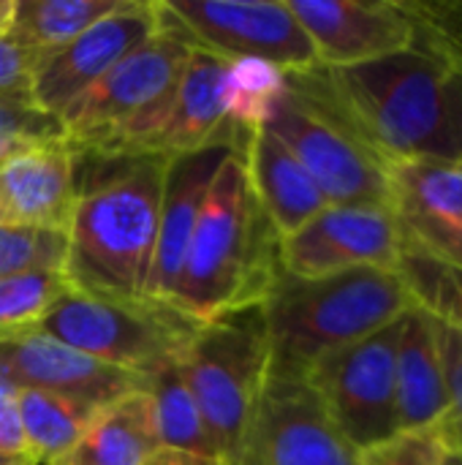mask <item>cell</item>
Masks as SVG:
<instances>
[{
    "instance_id": "5",
    "label": "cell",
    "mask_w": 462,
    "mask_h": 465,
    "mask_svg": "<svg viewBox=\"0 0 462 465\" xmlns=\"http://www.w3.org/2000/svg\"><path fill=\"white\" fill-rule=\"evenodd\" d=\"M193 46L161 0V30L57 114L65 144L76 155L133 158L163 120Z\"/></svg>"
},
{
    "instance_id": "8",
    "label": "cell",
    "mask_w": 462,
    "mask_h": 465,
    "mask_svg": "<svg viewBox=\"0 0 462 465\" xmlns=\"http://www.w3.org/2000/svg\"><path fill=\"white\" fill-rule=\"evenodd\" d=\"M400 327L403 319L329 351L305 373L332 422L359 452L400 433L395 384Z\"/></svg>"
},
{
    "instance_id": "22",
    "label": "cell",
    "mask_w": 462,
    "mask_h": 465,
    "mask_svg": "<svg viewBox=\"0 0 462 465\" xmlns=\"http://www.w3.org/2000/svg\"><path fill=\"white\" fill-rule=\"evenodd\" d=\"M161 450L147 392L106 406L57 465H144Z\"/></svg>"
},
{
    "instance_id": "36",
    "label": "cell",
    "mask_w": 462,
    "mask_h": 465,
    "mask_svg": "<svg viewBox=\"0 0 462 465\" xmlns=\"http://www.w3.org/2000/svg\"><path fill=\"white\" fill-rule=\"evenodd\" d=\"M14 14H16V0H0V35L11 33Z\"/></svg>"
},
{
    "instance_id": "12",
    "label": "cell",
    "mask_w": 462,
    "mask_h": 465,
    "mask_svg": "<svg viewBox=\"0 0 462 465\" xmlns=\"http://www.w3.org/2000/svg\"><path fill=\"white\" fill-rule=\"evenodd\" d=\"M387 210L403 251L462 272V161L384 158Z\"/></svg>"
},
{
    "instance_id": "35",
    "label": "cell",
    "mask_w": 462,
    "mask_h": 465,
    "mask_svg": "<svg viewBox=\"0 0 462 465\" xmlns=\"http://www.w3.org/2000/svg\"><path fill=\"white\" fill-rule=\"evenodd\" d=\"M144 465H226L223 460H212V458H199L191 452H177V450H155Z\"/></svg>"
},
{
    "instance_id": "2",
    "label": "cell",
    "mask_w": 462,
    "mask_h": 465,
    "mask_svg": "<svg viewBox=\"0 0 462 465\" xmlns=\"http://www.w3.org/2000/svg\"><path fill=\"white\" fill-rule=\"evenodd\" d=\"M280 240L234 150L210 185L169 308L202 327L261 305L283 272Z\"/></svg>"
},
{
    "instance_id": "20",
    "label": "cell",
    "mask_w": 462,
    "mask_h": 465,
    "mask_svg": "<svg viewBox=\"0 0 462 465\" xmlns=\"http://www.w3.org/2000/svg\"><path fill=\"white\" fill-rule=\"evenodd\" d=\"M242 155L251 188L280 237L294 234L329 207L305 166L267 128L251 131Z\"/></svg>"
},
{
    "instance_id": "6",
    "label": "cell",
    "mask_w": 462,
    "mask_h": 465,
    "mask_svg": "<svg viewBox=\"0 0 462 465\" xmlns=\"http://www.w3.org/2000/svg\"><path fill=\"white\" fill-rule=\"evenodd\" d=\"M180 371L221 460L237 465L270 376L261 305L202 324L180 357Z\"/></svg>"
},
{
    "instance_id": "37",
    "label": "cell",
    "mask_w": 462,
    "mask_h": 465,
    "mask_svg": "<svg viewBox=\"0 0 462 465\" xmlns=\"http://www.w3.org/2000/svg\"><path fill=\"white\" fill-rule=\"evenodd\" d=\"M444 465H462V452H457V450H447Z\"/></svg>"
},
{
    "instance_id": "15",
    "label": "cell",
    "mask_w": 462,
    "mask_h": 465,
    "mask_svg": "<svg viewBox=\"0 0 462 465\" xmlns=\"http://www.w3.org/2000/svg\"><path fill=\"white\" fill-rule=\"evenodd\" d=\"M251 131H231L229 136L215 139L212 144L166 158L163 172V191H161V213H158V237H155V256L147 281V300L172 305L177 292L185 256L191 248V237L196 232L199 215L204 210L210 185L223 166V161L234 150H245Z\"/></svg>"
},
{
    "instance_id": "17",
    "label": "cell",
    "mask_w": 462,
    "mask_h": 465,
    "mask_svg": "<svg viewBox=\"0 0 462 465\" xmlns=\"http://www.w3.org/2000/svg\"><path fill=\"white\" fill-rule=\"evenodd\" d=\"M319 65L351 68L411 49L414 25L400 0H286Z\"/></svg>"
},
{
    "instance_id": "7",
    "label": "cell",
    "mask_w": 462,
    "mask_h": 465,
    "mask_svg": "<svg viewBox=\"0 0 462 465\" xmlns=\"http://www.w3.org/2000/svg\"><path fill=\"white\" fill-rule=\"evenodd\" d=\"M33 330L93 360L147 376L177 362L199 324L152 300L125 302L71 289Z\"/></svg>"
},
{
    "instance_id": "30",
    "label": "cell",
    "mask_w": 462,
    "mask_h": 465,
    "mask_svg": "<svg viewBox=\"0 0 462 465\" xmlns=\"http://www.w3.org/2000/svg\"><path fill=\"white\" fill-rule=\"evenodd\" d=\"M57 142H65L60 120L41 112L30 95L0 98V163L19 153Z\"/></svg>"
},
{
    "instance_id": "3",
    "label": "cell",
    "mask_w": 462,
    "mask_h": 465,
    "mask_svg": "<svg viewBox=\"0 0 462 465\" xmlns=\"http://www.w3.org/2000/svg\"><path fill=\"white\" fill-rule=\"evenodd\" d=\"M166 158H125V166L76 191L65 226V278L76 292L147 300Z\"/></svg>"
},
{
    "instance_id": "33",
    "label": "cell",
    "mask_w": 462,
    "mask_h": 465,
    "mask_svg": "<svg viewBox=\"0 0 462 465\" xmlns=\"http://www.w3.org/2000/svg\"><path fill=\"white\" fill-rule=\"evenodd\" d=\"M38 57L19 46L11 35H0V98L30 95V76Z\"/></svg>"
},
{
    "instance_id": "16",
    "label": "cell",
    "mask_w": 462,
    "mask_h": 465,
    "mask_svg": "<svg viewBox=\"0 0 462 465\" xmlns=\"http://www.w3.org/2000/svg\"><path fill=\"white\" fill-rule=\"evenodd\" d=\"M0 379L98 409L147 390V376L93 360L35 330L0 338Z\"/></svg>"
},
{
    "instance_id": "21",
    "label": "cell",
    "mask_w": 462,
    "mask_h": 465,
    "mask_svg": "<svg viewBox=\"0 0 462 465\" xmlns=\"http://www.w3.org/2000/svg\"><path fill=\"white\" fill-rule=\"evenodd\" d=\"M395 384L400 433L441 425L449 411V392L436 338V322L417 305L403 316Z\"/></svg>"
},
{
    "instance_id": "14",
    "label": "cell",
    "mask_w": 462,
    "mask_h": 465,
    "mask_svg": "<svg viewBox=\"0 0 462 465\" xmlns=\"http://www.w3.org/2000/svg\"><path fill=\"white\" fill-rule=\"evenodd\" d=\"M161 30V3L123 0L109 16L76 35L63 49L38 57L30 76V101L57 117L90 90L109 68Z\"/></svg>"
},
{
    "instance_id": "11",
    "label": "cell",
    "mask_w": 462,
    "mask_h": 465,
    "mask_svg": "<svg viewBox=\"0 0 462 465\" xmlns=\"http://www.w3.org/2000/svg\"><path fill=\"white\" fill-rule=\"evenodd\" d=\"M237 465H359V450L305 379L270 373Z\"/></svg>"
},
{
    "instance_id": "10",
    "label": "cell",
    "mask_w": 462,
    "mask_h": 465,
    "mask_svg": "<svg viewBox=\"0 0 462 465\" xmlns=\"http://www.w3.org/2000/svg\"><path fill=\"white\" fill-rule=\"evenodd\" d=\"M264 128L291 150L329 204L387 207L381 158L324 112L291 93L289 84Z\"/></svg>"
},
{
    "instance_id": "18",
    "label": "cell",
    "mask_w": 462,
    "mask_h": 465,
    "mask_svg": "<svg viewBox=\"0 0 462 465\" xmlns=\"http://www.w3.org/2000/svg\"><path fill=\"white\" fill-rule=\"evenodd\" d=\"M229 65L231 60L193 46L163 120L144 136L133 158H174L196 153L237 131V125L226 120L223 109V82Z\"/></svg>"
},
{
    "instance_id": "23",
    "label": "cell",
    "mask_w": 462,
    "mask_h": 465,
    "mask_svg": "<svg viewBox=\"0 0 462 465\" xmlns=\"http://www.w3.org/2000/svg\"><path fill=\"white\" fill-rule=\"evenodd\" d=\"M16 406L33 465L60 463L103 411L98 406L30 387H16Z\"/></svg>"
},
{
    "instance_id": "25",
    "label": "cell",
    "mask_w": 462,
    "mask_h": 465,
    "mask_svg": "<svg viewBox=\"0 0 462 465\" xmlns=\"http://www.w3.org/2000/svg\"><path fill=\"white\" fill-rule=\"evenodd\" d=\"M120 3L123 0H16L8 35L30 54L44 57L71 44L98 19L120 8Z\"/></svg>"
},
{
    "instance_id": "4",
    "label": "cell",
    "mask_w": 462,
    "mask_h": 465,
    "mask_svg": "<svg viewBox=\"0 0 462 465\" xmlns=\"http://www.w3.org/2000/svg\"><path fill=\"white\" fill-rule=\"evenodd\" d=\"M411 308L414 300L392 270L362 267L313 281L280 272L261 302L270 373L305 379L324 354L395 324Z\"/></svg>"
},
{
    "instance_id": "31",
    "label": "cell",
    "mask_w": 462,
    "mask_h": 465,
    "mask_svg": "<svg viewBox=\"0 0 462 465\" xmlns=\"http://www.w3.org/2000/svg\"><path fill=\"white\" fill-rule=\"evenodd\" d=\"M447 450L449 447L438 425L422 430H403L370 450H362L359 465H444Z\"/></svg>"
},
{
    "instance_id": "26",
    "label": "cell",
    "mask_w": 462,
    "mask_h": 465,
    "mask_svg": "<svg viewBox=\"0 0 462 465\" xmlns=\"http://www.w3.org/2000/svg\"><path fill=\"white\" fill-rule=\"evenodd\" d=\"M286 93V74L261 60H231L223 82L226 120L242 131L264 128Z\"/></svg>"
},
{
    "instance_id": "38",
    "label": "cell",
    "mask_w": 462,
    "mask_h": 465,
    "mask_svg": "<svg viewBox=\"0 0 462 465\" xmlns=\"http://www.w3.org/2000/svg\"><path fill=\"white\" fill-rule=\"evenodd\" d=\"M0 465H33V463H25V460H16V458H5V455H0Z\"/></svg>"
},
{
    "instance_id": "13",
    "label": "cell",
    "mask_w": 462,
    "mask_h": 465,
    "mask_svg": "<svg viewBox=\"0 0 462 465\" xmlns=\"http://www.w3.org/2000/svg\"><path fill=\"white\" fill-rule=\"evenodd\" d=\"M403 242L387 207L329 204L280 240V264L291 278H329L349 270L398 272Z\"/></svg>"
},
{
    "instance_id": "32",
    "label": "cell",
    "mask_w": 462,
    "mask_h": 465,
    "mask_svg": "<svg viewBox=\"0 0 462 465\" xmlns=\"http://www.w3.org/2000/svg\"><path fill=\"white\" fill-rule=\"evenodd\" d=\"M436 338H438V351H441L444 379L449 392V411L441 420L438 430L449 450L462 452V332L436 322Z\"/></svg>"
},
{
    "instance_id": "34",
    "label": "cell",
    "mask_w": 462,
    "mask_h": 465,
    "mask_svg": "<svg viewBox=\"0 0 462 465\" xmlns=\"http://www.w3.org/2000/svg\"><path fill=\"white\" fill-rule=\"evenodd\" d=\"M0 455L16 458L25 463H33L27 455L25 433H22V420H19V406H16V387L0 379Z\"/></svg>"
},
{
    "instance_id": "1",
    "label": "cell",
    "mask_w": 462,
    "mask_h": 465,
    "mask_svg": "<svg viewBox=\"0 0 462 465\" xmlns=\"http://www.w3.org/2000/svg\"><path fill=\"white\" fill-rule=\"evenodd\" d=\"M286 84L381 161H462V76L414 46L351 68L286 74Z\"/></svg>"
},
{
    "instance_id": "28",
    "label": "cell",
    "mask_w": 462,
    "mask_h": 465,
    "mask_svg": "<svg viewBox=\"0 0 462 465\" xmlns=\"http://www.w3.org/2000/svg\"><path fill=\"white\" fill-rule=\"evenodd\" d=\"M398 275L403 278L411 300L436 322L462 332V272L403 251Z\"/></svg>"
},
{
    "instance_id": "24",
    "label": "cell",
    "mask_w": 462,
    "mask_h": 465,
    "mask_svg": "<svg viewBox=\"0 0 462 465\" xmlns=\"http://www.w3.org/2000/svg\"><path fill=\"white\" fill-rule=\"evenodd\" d=\"M144 392L150 401L158 447L221 460L215 441L204 425V417H202V411L188 390V381L180 371V360L147 373Z\"/></svg>"
},
{
    "instance_id": "29",
    "label": "cell",
    "mask_w": 462,
    "mask_h": 465,
    "mask_svg": "<svg viewBox=\"0 0 462 465\" xmlns=\"http://www.w3.org/2000/svg\"><path fill=\"white\" fill-rule=\"evenodd\" d=\"M65 229L0 226V278L22 272H65Z\"/></svg>"
},
{
    "instance_id": "19",
    "label": "cell",
    "mask_w": 462,
    "mask_h": 465,
    "mask_svg": "<svg viewBox=\"0 0 462 465\" xmlns=\"http://www.w3.org/2000/svg\"><path fill=\"white\" fill-rule=\"evenodd\" d=\"M76 202V153L46 144L0 163V226L65 229Z\"/></svg>"
},
{
    "instance_id": "9",
    "label": "cell",
    "mask_w": 462,
    "mask_h": 465,
    "mask_svg": "<svg viewBox=\"0 0 462 465\" xmlns=\"http://www.w3.org/2000/svg\"><path fill=\"white\" fill-rule=\"evenodd\" d=\"M163 8L196 46L226 60H261L283 74L319 65L286 0H163Z\"/></svg>"
},
{
    "instance_id": "27",
    "label": "cell",
    "mask_w": 462,
    "mask_h": 465,
    "mask_svg": "<svg viewBox=\"0 0 462 465\" xmlns=\"http://www.w3.org/2000/svg\"><path fill=\"white\" fill-rule=\"evenodd\" d=\"M71 289L65 272H22L0 278V338L33 330Z\"/></svg>"
}]
</instances>
